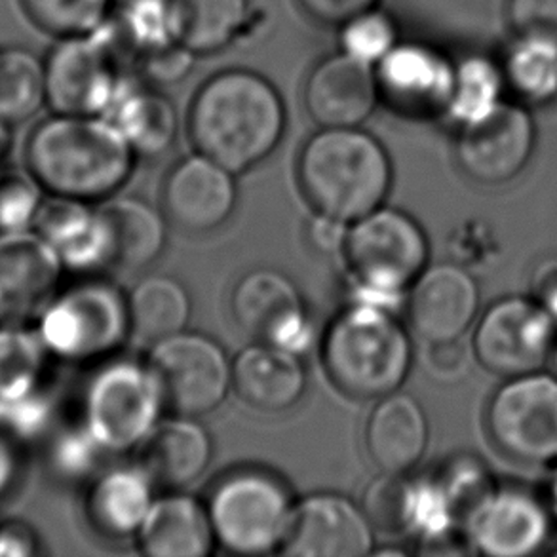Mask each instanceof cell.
Masks as SVG:
<instances>
[{"mask_svg": "<svg viewBox=\"0 0 557 557\" xmlns=\"http://www.w3.org/2000/svg\"><path fill=\"white\" fill-rule=\"evenodd\" d=\"M286 126V103L278 88L251 69H223L211 75L188 106L187 134L195 151L233 174L269 159Z\"/></svg>", "mask_w": 557, "mask_h": 557, "instance_id": "obj_1", "label": "cell"}, {"mask_svg": "<svg viewBox=\"0 0 557 557\" xmlns=\"http://www.w3.org/2000/svg\"><path fill=\"white\" fill-rule=\"evenodd\" d=\"M137 154L106 116L53 113L30 132L25 168L45 195L99 202L119 193Z\"/></svg>", "mask_w": 557, "mask_h": 557, "instance_id": "obj_2", "label": "cell"}, {"mask_svg": "<svg viewBox=\"0 0 557 557\" xmlns=\"http://www.w3.org/2000/svg\"><path fill=\"white\" fill-rule=\"evenodd\" d=\"M297 180L314 211L355 223L384 206L394 170L386 147L362 126L320 128L302 145Z\"/></svg>", "mask_w": 557, "mask_h": 557, "instance_id": "obj_3", "label": "cell"}, {"mask_svg": "<svg viewBox=\"0 0 557 557\" xmlns=\"http://www.w3.org/2000/svg\"><path fill=\"white\" fill-rule=\"evenodd\" d=\"M325 373L348 398L398 392L413 363V345L396 312L348 302L322 337Z\"/></svg>", "mask_w": 557, "mask_h": 557, "instance_id": "obj_4", "label": "cell"}, {"mask_svg": "<svg viewBox=\"0 0 557 557\" xmlns=\"http://www.w3.org/2000/svg\"><path fill=\"white\" fill-rule=\"evenodd\" d=\"M429 253L426 233L406 211L381 206L356 219L343 249L350 302L396 312L407 287L429 267Z\"/></svg>", "mask_w": 557, "mask_h": 557, "instance_id": "obj_5", "label": "cell"}, {"mask_svg": "<svg viewBox=\"0 0 557 557\" xmlns=\"http://www.w3.org/2000/svg\"><path fill=\"white\" fill-rule=\"evenodd\" d=\"M206 506L219 546L236 556H264L282 548L295 503L278 475L248 467L223 475Z\"/></svg>", "mask_w": 557, "mask_h": 557, "instance_id": "obj_6", "label": "cell"}, {"mask_svg": "<svg viewBox=\"0 0 557 557\" xmlns=\"http://www.w3.org/2000/svg\"><path fill=\"white\" fill-rule=\"evenodd\" d=\"M48 355L63 362H90L128 337V297L103 280H83L58 289L35 320Z\"/></svg>", "mask_w": 557, "mask_h": 557, "instance_id": "obj_7", "label": "cell"}, {"mask_svg": "<svg viewBox=\"0 0 557 557\" xmlns=\"http://www.w3.org/2000/svg\"><path fill=\"white\" fill-rule=\"evenodd\" d=\"M164 407L147 362L113 360L86 384L83 424L106 453L134 451L160 421Z\"/></svg>", "mask_w": 557, "mask_h": 557, "instance_id": "obj_8", "label": "cell"}, {"mask_svg": "<svg viewBox=\"0 0 557 557\" xmlns=\"http://www.w3.org/2000/svg\"><path fill=\"white\" fill-rule=\"evenodd\" d=\"M485 426L498 451L541 467L557 465V375L533 371L510 376L491 396Z\"/></svg>", "mask_w": 557, "mask_h": 557, "instance_id": "obj_9", "label": "cell"}, {"mask_svg": "<svg viewBox=\"0 0 557 557\" xmlns=\"http://www.w3.org/2000/svg\"><path fill=\"white\" fill-rule=\"evenodd\" d=\"M119 52L109 23L90 35L61 38L45 61L46 103L53 113L106 116L126 76Z\"/></svg>", "mask_w": 557, "mask_h": 557, "instance_id": "obj_10", "label": "cell"}, {"mask_svg": "<svg viewBox=\"0 0 557 557\" xmlns=\"http://www.w3.org/2000/svg\"><path fill=\"white\" fill-rule=\"evenodd\" d=\"M147 366L159 383L164 406L183 417L215 411L233 388V360L218 341L202 333H175L154 343Z\"/></svg>", "mask_w": 557, "mask_h": 557, "instance_id": "obj_11", "label": "cell"}, {"mask_svg": "<svg viewBox=\"0 0 557 557\" xmlns=\"http://www.w3.org/2000/svg\"><path fill=\"white\" fill-rule=\"evenodd\" d=\"M557 325L533 299L510 295L493 302L478 320L474 355L497 375H525L550 362Z\"/></svg>", "mask_w": 557, "mask_h": 557, "instance_id": "obj_12", "label": "cell"}, {"mask_svg": "<svg viewBox=\"0 0 557 557\" xmlns=\"http://www.w3.org/2000/svg\"><path fill=\"white\" fill-rule=\"evenodd\" d=\"M449 53L424 40H399L375 65L381 106L413 121L445 119L455 86Z\"/></svg>", "mask_w": 557, "mask_h": 557, "instance_id": "obj_13", "label": "cell"}, {"mask_svg": "<svg viewBox=\"0 0 557 557\" xmlns=\"http://www.w3.org/2000/svg\"><path fill=\"white\" fill-rule=\"evenodd\" d=\"M535 144V121L525 106L503 99L480 119L460 126L455 154L470 180L503 185L525 170Z\"/></svg>", "mask_w": 557, "mask_h": 557, "instance_id": "obj_14", "label": "cell"}, {"mask_svg": "<svg viewBox=\"0 0 557 557\" xmlns=\"http://www.w3.org/2000/svg\"><path fill=\"white\" fill-rule=\"evenodd\" d=\"M231 314L253 339L301 356L314 339L301 292L276 269L246 272L231 294Z\"/></svg>", "mask_w": 557, "mask_h": 557, "instance_id": "obj_15", "label": "cell"}, {"mask_svg": "<svg viewBox=\"0 0 557 557\" xmlns=\"http://www.w3.org/2000/svg\"><path fill=\"white\" fill-rule=\"evenodd\" d=\"M373 523L362 506L335 493L295 503L280 552L294 557H366L373 554Z\"/></svg>", "mask_w": 557, "mask_h": 557, "instance_id": "obj_16", "label": "cell"}, {"mask_svg": "<svg viewBox=\"0 0 557 557\" xmlns=\"http://www.w3.org/2000/svg\"><path fill=\"white\" fill-rule=\"evenodd\" d=\"M63 271L55 249L33 228L0 233V325L35 322Z\"/></svg>", "mask_w": 557, "mask_h": 557, "instance_id": "obj_17", "label": "cell"}, {"mask_svg": "<svg viewBox=\"0 0 557 557\" xmlns=\"http://www.w3.org/2000/svg\"><path fill=\"white\" fill-rule=\"evenodd\" d=\"M302 103L318 128L362 126L381 106L375 67L337 50L310 69Z\"/></svg>", "mask_w": 557, "mask_h": 557, "instance_id": "obj_18", "label": "cell"}, {"mask_svg": "<svg viewBox=\"0 0 557 557\" xmlns=\"http://www.w3.org/2000/svg\"><path fill=\"white\" fill-rule=\"evenodd\" d=\"M234 175L200 152L185 157L164 180V215L175 226L193 234L211 233L225 225L238 198Z\"/></svg>", "mask_w": 557, "mask_h": 557, "instance_id": "obj_19", "label": "cell"}, {"mask_svg": "<svg viewBox=\"0 0 557 557\" xmlns=\"http://www.w3.org/2000/svg\"><path fill=\"white\" fill-rule=\"evenodd\" d=\"M470 543L491 557H528L550 536V513L525 491L505 487L491 493L467 520Z\"/></svg>", "mask_w": 557, "mask_h": 557, "instance_id": "obj_20", "label": "cell"}, {"mask_svg": "<svg viewBox=\"0 0 557 557\" xmlns=\"http://www.w3.org/2000/svg\"><path fill=\"white\" fill-rule=\"evenodd\" d=\"M478 309L480 289L474 274L455 261L426 267L407 299L414 333L426 343L460 339L474 324Z\"/></svg>", "mask_w": 557, "mask_h": 557, "instance_id": "obj_21", "label": "cell"}, {"mask_svg": "<svg viewBox=\"0 0 557 557\" xmlns=\"http://www.w3.org/2000/svg\"><path fill=\"white\" fill-rule=\"evenodd\" d=\"M69 271L94 272L113 264V238L101 210L73 198L46 195L33 223Z\"/></svg>", "mask_w": 557, "mask_h": 557, "instance_id": "obj_22", "label": "cell"}, {"mask_svg": "<svg viewBox=\"0 0 557 557\" xmlns=\"http://www.w3.org/2000/svg\"><path fill=\"white\" fill-rule=\"evenodd\" d=\"M136 465L151 482L168 490H183L210 467L213 440L195 417L177 414L159 421L137 445Z\"/></svg>", "mask_w": 557, "mask_h": 557, "instance_id": "obj_23", "label": "cell"}, {"mask_svg": "<svg viewBox=\"0 0 557 557\" xmlns=\"http://www.w3.org/2000/svg\"><path fill=\"white\" fill-rule=\"evenodd\" d=\"M430 426L421 404L404 392L376 399L366 422V449L375 467L388 474H407L426 451Z\"/></svg>", "mask_w": 557, "mask_h": 557, "instance_id": "obj_24", "label": "cell"}, {"mask_svg": "<svg viewBox=\"0 0 557 557\" xmlns=\"http://www.w3.org/2000/svg\"><path fill=\"white\" fill-rule=\"evenodd\" d=\"M233 391L261 411H287L307 391L301 356L257 341L233 360Z\"/></svg>", "mask_w": 557, "mask_h": 557, "instance_id": "obj_25", "label": "cell"}, {"mask_svg": "<svg viewBox=\"0 0 557 557\" xmlns=\"http://www.w3.org/2000/svg\"><path fill=\"white\" fill-rule=\"evenodd\" d=\"M154 483L141 468L116 467L96 475L84 500L90 528L107 541L136 539L154 503Z\"/></svg>", "mask_w": 557, "mask_h": 557, "instance_id": "obj_26", "label": "cell"}, {"mask_svg": "<svg viewBox=\"0 0 557 557\" xmlns=\"http://www.w3.org/2000/svg\"><path fill=\"white\" fill-rule=\"evenodd\" d=\"M106 119L121 129L137 159H159L180 136V113L174 101L144 78L124 76Z\"/></svg>", "mask_w": 557, "mask_h": 557, "instance_id": "obj_27", "label": "cell"}, {"mask_svg": "<svg viewBox=\"0 0 557 557\" xmlns=\"http://www.w3.org/2000/svg\"><path fill=\"white\" fill-rule=\"evenodd\" d=\"M136 539L149 557H208L218 544L208 506L183 493L154 498Z\"/></svg>", "mask_w": 557, "mask_h": 557, "instance_id": "obj_28", "label": "cell"}, {"mask_svg": "<svg viewBox=\"0 0 557 557\" xmlns=\"http://www.w3.org/2000/svg\"><path fill=\"white\" fill-rule=\"evenodd\" d=\"M175 40L198 58L223 52L251 25V0H170Z\"/></svg>", "mask_w": 557, "mask_h": 557, "instance_id": "obj_29", "label": "cell"}, {"mask_svg": "<svg viewBox=\"0 0 557 557\" xmlns=\"http://www.w3.org/2000/svg\"><path fill=\"white\" fill-rule=\"evenodd\" d=\"M99 210L113 238V264L124 271H139L162 256L168 240L162 211L134 196L113 198Z\"/></svg>", "mask_w": 557, "mask_h": 557, "instance_id": "obj_30", "label": "cell"}, {"mask_svg": "<svg viewBox=\"0 0 557 557\" xmlns=\"http://www.w3.org/2000/svg\"><path fill=\"white\" fill-rule=\"evenodd\" d=\"M190 312L193 302L187 287L164 274L139 280L128 295L132 333L152 345L185 332Z\"/></svg>", "mask_w": 557, "mask_h": 557, "instance_id": "obj_31", "label": "cell"}, {"mask_svg": "<svg viewBox=\"0 0 557 557\" xmlns=\"http://www.w3.org/2000/svg\"><path fill=\"white\" fill-rule=\"evenodd\" d=\"M109 25L119 50L137 60L177 42L170 0H116Z\"/></svg>", "mask_w": 557, "mask_h": 557, "instance_id": "obj_32", "label": "cell"}, {"mask_svg": "<svg viewBox=\"0 0 557 557\" xmlns=\"http://www.w3.org/2000/svg\"><path fill=\"white\" fill-rule=\"evenodd\" d=\"M505 71L483 53H470L455 63V86L445 119L465 126L505 99Z\"/></svg>", "mask_w": 557, "mask_h": 557, "instance_id": "obj_33", "label": "cell"}, {"mask_svg": "<svg viewBox=\"0 0 557 557\" xmlns=\"http://www.w3.org/2000/svg\"><path fill=\"white\" fill-rule=\"evenodd\" d=\"M506 90L521 103H546L557 96V45L513 38L500 63Z\"/></svg>", "mask_w": 557, "mask_h": 557, "instance_id": "obj_34", "label": "cell"}, {"mask_svg": "<svg viewBox=\"0 0 557 557\" xmlns=\"http://www.w3.org/2000/svg\"><path fill=\"white\" fill-rule=\"evenodd\" d=\"M50 358L35 327L0 325V399L15 398L45 386Z\"/></svg>", "mask_w": 557, "mask_h": 557, "instance_id": "obj_35", "label": "cell"}, {"mask_svg": "<svg viewBox=\"0 0 557 557\" xmlns=\"http://www.w3.org/2000/svg\"><path fill=\"white\" fill-rule=\"evenodd\" d=\"M45 103V63L22 48L0 50V121H27Z\"/></svg>", "mask_w": 557, "mask_h": 557, "instance_id": "obj_36", "label": "cell"}, {"mask_svg": "<svg viewBox=\"0 0 557 557\" xmlns=\"http://www.w3.org/2000/svg\"><path fill=\"white\" fill-rule=\"evenodd\" d=\"M460 516L440 478L409 480L404 531L426 544H444L460 528Z\"/></svg>", "mask_w": 557, "mask_h": 557, "instance_id": "obj_37", "label": "cell"}, {"mask_svg": "<svg viewBox=\"0 0 557 557\" xmlns=\"http://www.w3.org/2000/svg\"><path fill=\"white\" fill-rule=\"evenodd\" d=\"M25 12L53 37H83L101 29L113 15L116 0H22Z\"/></svg>", "mask_w": 557, "mask_h": 557, "instance_id": "obj_38", "label": "cell"}, {"mask_svg": "<svg viewBox=\"0 0 557 557\" xmlns=\"http://www.w3.org/2000/svg\"><path fill=\"white\" fill-rule=\"evenodd\" d=\"M341 52L375 67L398 45V22L383 8H371L337 27Z\"/></svg>", "mask_w": 557, "mask_h": 557, "instance_id": "obj_39", "label": "cell"}, {"mask_svg": "<svg viewBox=\"0 0 557 557\" xmlns=\"http://www.w3.org/2000/svg\"><path fill=\"white\" fill-rule=\"evenodd\" d=\"M55 406L45 386L15 398L0 399V430L15 444H30L50 434Z\"/></svg>", "mask_w": 557, "mask_h": 557, "instance_id": "obj_40", "label": "cell"}, {"mask_svg": "<svg viewBox=\"0 0 557 557\" xmlns=\"http://www.w3.org/2000/svg\"><path fill=\"white\" fill-rule=\"evenodd\" d=\"M437 478H440V482L444 483L447 495L451 497L462 525H467L470 513L474 512L475 508L482 505L493 491L497 490L487 467L483 465L482 460L470 457V455L457 457L444 468V472Z\"/></svg>", "mask_w": 557, "mask_h": 557, "instance_id": "obj_41", "label": "cell"}, {"mask_svg": "<svg viewBox=\"0 0 557 557\" xmlns=\"http://www.w3.org/2000/svg\"><path fill=\"white\" fill-rule=\"evenodd\" d=\"M40 188L29 172H2L0 174V233L29 231L38 208L45 200Z\"/></svg>", "mask_w": 557, "mask_h": 557, "instance_id": "obj_42", "label": "cell"}, {"mask_svg": "<svg viewBox=\"0 0 557 557\" xmlns=\"http://www.w3.org/2000/svg\"><path fill=\"white\" fill-rule=\"evenodd\" d=\"M106 449L94 440L84 424L60 432L52 440L50 465L63 480H84L96 472Z\"/></svg>", "mask_w": 557, "mask_h": 557, "instance_id": "obj_43", "label": "cell"}, {"mask_svg": "<svg viewBox=\"0 0 557 557\" xmlns=\"http://www.w3.org/2000/svg\"><path fill=\"white\" fill-rule=\"evenodd\" d=\"M407 491H409L407 474L383 472L373 480L370 487L366 490L362 506L373 528L396 531V533L404 531Z\"/></svg>", "mask_w": 557, "mask_h": 557, "instance_id": "obj_44", "label": "cell"}, {"mask_svg": "<svg viewBox=\"0 0 557 557\" xmlns=\"http://www.w3.org/2000/svg\"><path fill=\"white\" fill-rule=\"evenodd\" d=\"M505 22L513 38L557 45V0H505Z\"/></svg>", "mask_w": 557, "mask_h": 557, "instance_id": "obj_45", "label": "cell"}, {"mask_svg": "<svg viewBox=\"0 0 557 557\" xmlns=\"http://www.w3.org/2000/svg\"><path fill=\"white\" fill-rule=\"evenodd\" d=\"M453 261L470 272L490 271L503 257V246L483 221H468L451 236Z\"/></svg>", "mask_w": 557, "mask_h": 557, "instance_id": "obj_46", "label": "cell"}, {"mask_svg": "<svg viewBox=\"0 0 557 557\" xmlns=\"http://www.w3.org/2000/svg\"><path fill=\"white\" fill-rule=\"evenodd\" d=\"M196 60H198L196 53L190 52L180 42H174L137 61H139V71L145 83L162 88V86H177L188 78Z\"/></svg>", "mask_w": 557, "mask_h": 557, "instance_id": "obj_47", "label": "cell"}, {"mask_svg": "<svg viewBox=\"0 0 557 557\" xmlns=\"http://www.w3.org/2000/svg\"><path fill=\"white\" fill-rule=\"evenodd\" d=\"M424 366L430 376L442 383H457L470 370V355L460 339L429 343Z\"/></svg>", "mask_w": 557, "mask_h": 557, "instance_id": "obj_48", "label": "cell"}, {"mask_svg": "<svg viewBox=\"0 0 557 557\" xmlns=\"http://www.w3.org/2000/svg\"><path fill=\"white\" fill-rule=\"evenodd\" d=\"M381 0H297L302 14L324 27H341L366 10L379 7Z\"/></svg>", "mask_w": 557, "mask_h": 557, "instance_id": "obj_49", "label": "cell"}, {"mask_svg": "<svg viewBox=\"0 0 557 557\" xmlns=\"http://www.w3.org/2000/svg\"><path fill=\"white\" fill-rule=\"evenodd\" d=\"M348 226L350 223L347 221H341V219L317 211V215L310 219L305 226V236H307L310 248L322 256L343 253L345 242H347Z\"/></svg>", "mask_w": 557, "mask_h": 557, "instance_id": "obj_50", "label": "cell"}, {"mask_svg": "<svg viewBox=\"0 0 557 557\" xmlns=\"http://www.w3.org/2000/svg\"><path fill=\"white\" fill-rule=\"evenodd\" d=\"M42 554V541L35 528L23 520L0 523V557H35Z\"/></svg>", "mask_w": 557, "mask_h": 557, "instance_id": "obj_51", "label": "cell"}, {"mask_svg": "<svg viewBox=\"0 0 557 557\" xmlns=\"http://www.w3.org/2000/svg\"><path fill=\"white\" fill-rule=\"evenodd\" d=\"M531 297L557 325V256L544 257L531 274Z\"/></svg>", "mask_w": 557, "mask_h": 557, "instance_id": "obj_52", "label": "cell"}, {"mask_svg": "<svg viewBox=\"0 0 557 557\" xmlns=\"http://www.w3.org/2000/svg\"><path fill=\"white\" fill-rule=\"evenodd\" d=\"M20 444H15L12 437L0 430V498L7 497L10 491L14 490L22 459H20Z\"/></svg>", "mask_w": 557, "mask_h": 557, "instance_id": "obj_53", "label": "cell"}, {"mask_svg": "<svg viewBox=\"0 0 557 557\" xmlns=\"http://www.w3.org/2000/svg\"><path fill=\"white\" fill-rule=\"evenodd\" d=\"M548 500H550V512L557 520V465L554 474L550 478V487H548Z\"/></svg>", "mask_w": 557, "mask_h": 557, "instance_id": "obj_54", "label": "cell"}, {"mask_svg": "<svg viewBox=\"0 0 557 557\" xmlns=\"http://www.w3.org/2000/svg\"><path fill=\"white\" fill-rule=\"evenodd\" d=\"M7 122L0 121V174H2V162L8 152V132Z\"/></svg>", "mask_w": 557, "mask_h": 557, "instance_id": "obj_55", "label": "cell"}, {"mask_svg": "<svg viewBox=\"0 0 557 557\" xmlns=\"http://www.w3.org/2000/svg\"><path fill=\"white\" fill-rule=\"evenodd\" d=\"M548 363L552 366V371L557 375V335L556 341H554V348H552L550 362Z\"/></svg>", "mask_w": 557, "mask_h": 557, "instance_id": "obj_56", "label": "cell"}]
</instances>
